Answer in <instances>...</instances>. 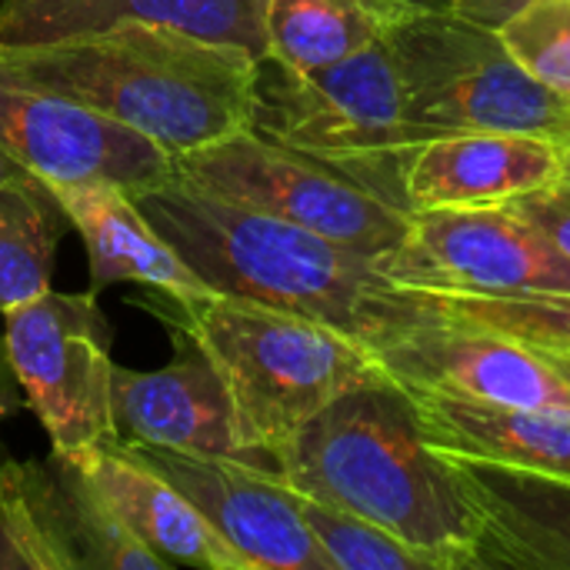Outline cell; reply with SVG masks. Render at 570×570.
I'll list each match as a JSON object with an SVG mask.
<instances>
[{"label":"cell","mask_w":570,"mask_h":570,"mask_svg":"<svg viewBox=\"0 0 570 570\" xmlns=\"http://www.w3.org/2000/svg\"><path fill=\"white\" fill-rule=\"evenodd\" d=\"M67 227L70 220L47 180L27 177L0 190V314L50 291Z\"/></svg>","instance_id":"obj_22"},{"label":"cell","mask_w":570,"mask_h":570,"mask_svg":"<svg viewBox=\"0 0 570 570\" xmlns=\"http://www.w3.org/2000/svg\"><path fill=\"white\" fill-rule=\"evenodd\" d=\"M167 180L297 224L367 257L394 250L411 224L404 207L254 127L174 154Z\"/></svg>","instance_id":"obj_7"},{"label":"cell","mask_w":570,"mask_h":570,"mask_svg":"<svg viewBox=\"0 0 570 570\" xmlns=\"http://www.w3.org/2000/svg\"><path fill=\"white\" fill-rule=\"evenodd\" d=\"M124 444L190 498L250 570H331L277 468L234 454Z\"/></svg>","instance_id":"obj_10"},{"label":"cell","mask_w":570,"mask_h":570,"mask_svg":"<svg viewBox=\"0 0 570 570\" xmlns=\"http://www.w3.org/2000/svg\"><path fill=\"white\" fill-rule=\"evenodd\" d=\"M387 47L397 60L411 120L441 134H534L570 144V94L541 80L501 30L454 10H421Z\"/></svg>","instance_id":"obj_6"},{"label":"cell","mask_w":570,"mask_h":570,"mask_svg":"<svg viewBox=\"0 0 570 570\" xmlns=\"http://www.w3.org/2000/svg\"><path fill=\"white\" fill-rule=\"evenodd\" d=\"M0 154L47 184L110 180L127 190L170 174V154L137 130L53 97L0 67Z\"/></svg>","instance_id":"obj_11"},{"label":"cell","mask_w":570,"mask_h":570,"mask_svg":"<svg viewBox=\"0 0 570 570\" xmlns=\"http://www.w3.org/2000/svg\"><path fill=\"white\" fill-rule=\"evenodd\" d=\"M134 304L214 364L240 448L261 464H274L334 397L387 377L374 351L347 334L250 297L220 291L180 297L144 287Z\"/></svg>","instance_id":"obj_4"},{"label":"cell","mask_w":570,"mask_h":570,"mask_svg":"<svg viewBox=\"0 0 570 570\" xmlns=\"http://www.w3.org/2000/svg\"><path fill=\"white\" fill-rule=\"evenodd\" d=\"M524 220H531L564 257H570V184L554 180L538 190L508 200Z\"/></svg>","instance_id":"obj_27"},{"label":"cell","mask_w":570,"mask_h":570,"mask_svg":"<svg viewBox=\"0 0 570 570\" xmlns=\"http://www.w3.org/2000/svg\"><path fill=\"white\" fill-rule=\"evenodd\" d=\"M0 67L137 130L174 157L250 127L261 60L237 43L124 20L87 33L0 43Z\"/></svg>","instance_id":"obj_2"},{"label":"cell","mask_w":570,"mask_h":570,"mask_svg":"<svg viewBox=\"0 0 570 570\" xmlns=\"http://www.w3.org/2000/svg\"><path fill=\"white\" fill-rule=\"evenodd\" d=\"M544 357H548V364L561 374V381L570 387V354H548V351H541Z\"/></svg>","instance_id":"obj_31"},{"label":"cell","mask_w":570,"mask_h":570,"mask_svg":"<svg viewBox=\"0 0 570 570\" xmlns=\"http://www.w3.org/2000/svg\"><path fill=\"white\" fill-rule=\"evenodd\" d=\"M130 194L214 291L311 317L364 344L374 357L438 317L414 287L394 284L377 257L347 244L177 180Z\"/></svg>","instance_id":"obj_1"},{"label":"cell","mask_w":570,"mask_h":570,"mask_svg":"<svg viewBox=\"0 0 570 570\" xmlns=\"http://www.w3.org/2000/svg\"><path fill=\"white\" fill-rule=\"evenodd\" d=\"M291 491H294L304 524L311 528L331 570H438V564L428 554L404 544L391 531H384L344 508L317 501L297 488H291Z\"/></svg>","instance_id":"obj_25"},{"label":"cell","mask_w":570,"mask_h":570,"mask_svg":"<svg viewBox=\"0 0 570 570\" xmlns=\"http://www.w3.org/2000/svg\"><path fill=\"white\" fill-rule=\"evenodd\" d=\"M170 344L177 357L160 371L114 364L110 411L117 441L247 458L214 364L190 341L170 337Z\"/></svg>","instance_id":"obj_13"},{"label":"cell","mask_w":570,"mask_h":570,"mask_svg":"<svg viewBox=\"0 0 570 570\" xmlns=\"http://www.w3.org/2000/svg\"><path fill=\"white\" fill-rule=\"evenodd\" d=\"M561 180L570 184V144H564V164H561Z\"/></svg>","instance_id":"obj_33"},{"label":"cell","mask_w":570,"mask_h":570,"mask_svg":"<svg viewBox=\"0 0 570 570\" xmlns=\"http://www.w3.org/2000/svg\"><path fill=\"white\" fill-rule=\"evenodd\" d=\"M80 234L90 264L94 294L114 284H140L167 294H210L214 287L174 250V244L147 220L134 194L110 180L47 184Z\"/></svg>","instance_id":"obj_16"},{"label":"cell","mask_w":570,"mask_h":570,"mask_svg":"<svg viewBox=\"0 0 570 570\" xmlns=\"http://www.w3.org/2000/svg\"><path fill=\"white\" fill-rule=\"evenodd\" d=\"M10 364L50 451L73 454L114 441V327L94 291H43L3 311Z\"/></svg>","instance_id":"obj_8"},{"label":"cell","mask_w":570,"mask_h":570,"mask_svg":"<svg viewBox=\"0 0 570 570\" xmlns=\"http://www.w3.org/2000/svg\"><path fill=\"white\" fill-rule=\"evenodd\" d=\"M0 570H80L47 461L0 458Z\"/></svg>","instance_id":"obj_21"},{"label":"cell","mask_w":570,"mask_h":570,"mask_svg":"<svg viewBox=\"0 0 570 570\" xmlns=\"http://www.w3.org/2000/svg\"><path fill=\"white\" fill-rule=\"evenodd\" d=\"M124 20L237 43L257 60L267 53L264 0H0V43L87 33Z\"/></svg>","instance_id":"obj_18"},{"label":"cell","mask_w":570,"mask_h":570,"mask_svg":"<svg viewBox=\"0 0 570 570\" xmlns=\"http://www.w3.org/2000/svg\"><path fill=\"white\" fill-rule=\"evenodd\" d=\"M20 384H17V374H13V364H10V351H7V334H3V314H0V421L17 411L20 404Z\"/></svg>","instance_id":"obj_29"},{"label":"cell","mask_w":570,"mask_h":570,"mask_svg":"<svg viewBox=\"0 0 570 570\" xmlns=\"http://www.w3.org/2000/svg\"><path fill=\"white\" fill-rule=\"evenodd\" d=\"M528 0H458L451 10L461 13V17H471L478 23H488V27H501L504 20H511Z\"/></svg>","instance_id":"obj_28"},{"label":"cell","mask_w":570,"mask_h":570,"mask_svg":"<svg viewBox=\"0 0 570 570\" xmlns=\"http://www.w3.org/2000/svg\"><path fill=\"white\" fill-rule=\"evenodd\" d=\"M498 30L521 63L570 94V0H528Z\"/></svg>","instance_id":"obj_26"},{"label":"cell","mask_w":570,"mask_h":570,"mask_svg":"<svg viewBox=\"0 0 570 570\" xmlns=\"http://www.w3.org/2000/svg\"><path fill=\"white\" fill-rule=\"evenodd\" d=\"M97 488L110 498L127 528L174 568L250 570L220 531L160 471L137 458L124 441L73 451Z\"/></svg>","instance_id":"obj_17"},{"label":"cell","mask_w":570,"mask_h":570,"mask_svg":"<svg viewBox=\"0 0 570 570\" xmlns=\"http://www.w3.org/2000/svg\"><path fill=\"white\" fill-rule=\"evenodd\" d=\"M377 364L407 391L508 407H570V387L541 351L444 314L387 344Z\"/></svg>","instance_id":"obj_12"},{"label":"cell","mask_w":570,"mask_h":570,"mask_svg":"<svg viewBox=\"0 0 570 570\" xmlns=\"http://www.w3.org/2000/svg\"><path fill=\"white\" fill-rule=\"evenodd\" d=\"M281 478L428 554L474 570L478 514L458 464L424 438L411 394L377 377L321 407L271 464Z\"/></svg>","instance_id":"obj_3"},{"label":"cell","mask_w":570,"mask_h":570,"mask_svg":"<svg viewBox=\"0 0 570 570\" xmlns=\"http://www.w3.org/2000/svg\"><path fill=\"white\" fill-rule=\"evenodd\" d=\"M407 394L434 451L570 481V407H508L424 391Z\"/></svg>","instance_id":"obj_19"},{"label":"cell","mask_w":570,"mask_h":570,"mask_svg":"<svg viewBox=\"0 0 570 570\" xmlns=\"http://www.w3.org/2000/svg\"><path fill=\"white\" fill-rule=\"evenodd\" d=\"M57 491L67 541L80 570H167L174 568L154 548H147L127 521L117 514L110 498L97 488L77 454L50 451L47 458Z\"/></svg>","instance_id":"obj_23"},{"label":"cell","mask_w":570,"mask_h":570,"mask_svg":"<svg viewBox=\"0 0 570 570\" xmlns=\"http://www.w3.org/2000/svg\"><path fill=\"white\" fill-rule=\"evenodd\" d=\"M411 3H417L421 10H451L458 0H411Z\"/></svg>","instance_id":"obj_32"},{"label":"cell","mask_w":570,"mask_h":570,"mask_svg":"<svg viewBox=\"0 0 570 570\" xmlns=\"http://www.w3.org/2000/svg\"><path fill=\"white\" fill-rule=\"evenodd\" d=\"M451 461L478 514L474 570H570V481L504 464Z\"/></svg>","instance_id":"obj_15"},{"label":"cell","mask_w":570,"mask_h":570,"mask_svg":"<svg viewBox=\"0 0 570 570\" xmlns=\"http://www.w3.org/2000/svg\"><path fill=\"white\" fill-rule=\"evenodd\" d=\"M377 267L401 287L434 294H570V257L511 204L414 210L404 240Z\"/></svg>","instance_id":"obj_9"},{"label":"cell","mask_w":570,"mask_h":570,"mask_svg":"<svg viewBox=\"0 0 570 570\" xmlns=\"http://www.w3.org/2000/svg\"><path fill=\"white\" fill-rule=\"evenodd\" d=\"M414 13L411 0H264V60L321 70L387 40Z\"/></svg>","instance_id":"obj_20"},{"label":"cell","mask_w":570,"mask_h":570,"mask_svg":"<svg viewBox=\"0 0 570 570\" xmlns=\"http://www.w3.org/2000/svg\"><path fill=\"white\" fill-rule=\"evenodd\" d=\"M564 147L534 134H441L417 144L404 167V207H481L508 204L561 180Z\"/></svg>","instance_id":"obj_14"},{"label":"cell","mask_w":570,"mask_h":570,"mask_svg":"<svg viewBox=\"0 0 570 570\" xmlns=\"http://www.w3.org/2000/svg\"><path fill=\"white\" fill-rule=\"evenodd\" d=\"M250 127L397 207H404L407 157L428 140L411 120L387 40L321 70H287L261 60Z\"/></svg>","instance_id":"obj_5"},{"label":"cell","mask_w":570,"mask_h":570,"mask_svg":"<svg viewBox=\"0 0 570 570\" xmlns=\"http://www.w3.org/2000/svg\"><path fill=\"white\" fill-rule=\"evenodd\" d=\"M27 177H37V174L23 170L20 164H13L10 157H3V154H0V190H3V187H13V184H20V180H27Z\"/></svg>","instance_id":"obj_30"},{"label":"cell","mask_w":570,"mask_h":570,"mask_svg":"<svg viewBox=\"0 0 570 570\" xmlns=\"http://www.w3.org/2000/svg\"><path fill=\"white\" fill-rule=\"evenodd\" d=\"M417 297L461 324L494 331L524 347L570 354V294H534V297H468L417 291Z\"/></svg>","instance_id":"obj_24"}]
</instances>
